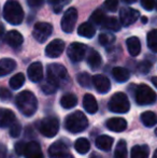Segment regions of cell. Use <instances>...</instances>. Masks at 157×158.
Here are the masks:
<instances>
[{
	"label": "cell",
	"instance_id": "cell-12",
	"mask_svg": "<svg viewBox=\"0 0 157 158\" xmlns=\"http://www.w3.org/2000/svg\"><path fill=\"white\" fill-rule=\"evenodd\" d=\"M64 50H65V42L60 39H55L48 44L45 54L50 58H57L63 54Z\"/></svg>",
	"mask_w": 157,
	"mask_h": 158
},
{
	"label": "cell",
	"instance_id": "cell-54",
	"mask_svg": "<svg viewBox=\"0 0 157 158\" xmlns=\"http://www.w3.org/2000/svg\"><path fill=\"white\" fill-rule=\"evenodd\" d=\"M155 135H157V128H156V130H155Z\"/></svg>",
	"mask_w": 157,
	"mask_h": 158
},
{
	"label": "cell",
	"instance_id": "cell-41",
	"mask_svg": "<svg viewBox=\"0 0 157 158\" xmlns=\"http://www.w3.org/2000/svg\"><path fill=\"white\" fill-rule=\"evenodd\" d=\"M103 6L109 12H114L118 6V0H105V3H103Z\"/></svg>",
	"mask_w": 157,
	"mask_h": 158
},
{
	"label": "cell",
	"instance_id": "cell-34",
	"mask_svg": "<svg viewBox=\"0 0 157 158\" xmlns=\"http://www.w3.org/2000/svg\"><path fill=\"white\" fill-rule=\"evenodd\" d=\"M147 46L154 53H157V29L151 30L147 33Z\"/></svg>",
	"mask_w": 157,
	"mask_h": 158
},
{
	"label": "cell",
	"instance_id": "cell-8",
	"mask_svg": "<svg viewBox=\"0 0 157 158\" xmlns=\"http://www.w3.org/2000/svg\"><path fill=\"white\" fill-rule=\"evenodd\" d=\"M76 19H78V11L76 8H69L64 14L63 19H61V29L64 32L70 33L73 31L74 27H76Z\"/></svg>",
	"mask_w": 157,
	"mask_h": 158
},
{
	"label": "cell",
	"instance_id": "cell-3",
	"mask_svg": "<svg viewBox=\"0 0 157 158\" xmlns=\"http://www.w3.org/2000/svg\"><path fill=\"white\" fill-rule=\"evenodd\" d=\"M88 126V121L85 114L81 111H76L66 117L65 127L68 131L72 133H80L84 131Z\"/></svg>",
	"mask_w": 157,
	"mask_h": 158
},
{
	"label": "cell",
	"instance_id": "cell-46",
	"mask_svg": "<svg viewBox=\"0 0 157 158\" xmlns=\"http://www.w3.org/2000/svg\"><path fill=\"white\" fill-rule=\"evenodd\" d=\"M27 3L31 9H40L44 3V0H27Z\"/></svg>",
	"mask_w": 157,
	"mask_h": 158
},
{
	"label": "cell",
	"instance_id": "cell-49",
	"mask_svg": "<svg viewBox=\"0 0 157 158\" xmlns=\"http://www.w3.org/2000/svg\"><path fill=\"white\" fill-rule=\"evenodd\" d=\"M152 83H153L154 86L157 88V77H154L153 79H152Z\"/></svg>",
	"mask_w": 157,
	"mask_h": 158
},
{
	"label": "cell",
	"instance_id": "cell-51",
	"mask_svg": "<svg viewBox=\"0 0 157 158\" xmlns=\"http://www.w3.org/2000/svg\"><path fill=\"white\" fill-rule=\"evenodd\" d=\"M124 2H126V3H134V2H136L137 0H123Z\"/></svg>",
	"mask_w": 157,
	"mask_h": 158
},
{
	"label": "cell",
	"instance_id": "cell-6",
	"mask_svg": "<svg viewBox=\"0 0 157 158\" xmlns=\"http://www.w3.org/2000/svg\"><path fill=\"white\" fill-rule=\"evenodd\" d=\"M39 130L46 138L55 137L59 130V121L55 116L45 117L40 123Z\"/></svg>",
	"mask_w": 157,
	"mask_h": 158
},
{
	"label": "cell",
	"instance_id": "cell-18",
	"mask_svg": "<svg viewBox=\"0 0 157 158\" xmlns=\"http://www.w3.org/2000/svg\"><path fill=\"white\" fill-rule=\"evenodd\" d=\"M23 41H24L23 35H21V32L17 31V30H11L6 35V44L12 46V48H19V45H22Z\"/></svg>",
	"mask_w": 157,
	"mask_h": 158
},
{
	"label": "cell",
	"instance_id": "cell-39",
	"mask_svg": "<svg viewBox=\"0 0 157 158\" xmlns=\"http://www.w3.org/2000/svg\"><path fill=\"white\" fill-rule=\"evenodd\" d=\"M41 88L45 94L50 95V94H53V93L56 92V89L58 88V85H56L55 83H53V82L48 81V80L46 79V81L44 82V84H42Z\"/></svg>",
	"mask_w": 157,
	"mask_h": 158
},
{
	"label": "cell",
	"instance_id": "cell-33",
	"mask_svg": "<svg viewBox=\"0 0 157 158\" xmlns=\"http://www.w3.org/2000/svg\"><path fill=\"white\" fill-rule=\"evenodd\" d=\"M24 83H25V75L23 73H17V74L13 75L9 82L10 87L12 89H19L24 85Z\"/></svg>",
	"mask_w": 157,
	"mask_h": 158
},
{
	"label": "cell",
	"instance_id": "cell-35",
	"mask_svg": "<svg viewBox=\"0 0 157 158\" xmlns=\"http://www.w3.org/2000/svg\"><path fill=\"white\" fill-rule=\"evenodd\" d=\"M105 13L101 10H96L92 15H90V23H93V25L96 26H102L103 22L105 19Z\"/></svg>",
	"mask_w": 157,
	"mask_h": 158
},
{
	"label": "cell",
	"instance_id": "cell-14",
	"mask_svg": "<svg viewBox=\"0 0 157 158\" xmlns=\"http://www.w3.org/2000/svg\"><path fill=\"white\" fill-rule=\"evenodd\" d=\"M68 144L65 141H56L48 148V155L52 158H58L63 155L68 154Z\"/></svg>",
	"mask_w": 157,
	"mask_h": 158
},
{
	"label": "cell",
	"instance_id": "cell-36",
	"mask_svg": "<svg viewBox=\"0 0 157 158\" xmlns=\"http://www.w3.org/2000/svg\"><path fill=\"white\" fill-rule=\"evenodd\" d=\"M114 41H115V35H114L113 33L102 32L99 35V43L103 46L111 45V44L114 43Z\"/></svg>",
	"mask_w": 157,
	"mask_h": 158
},
{
	"label": "cell",
	"instance_id": "cell-15",
	"mask_svg": "<svg viewBox=\"0 0 157 158\" xmlns=\"http://www.w3.org/2000/svg\"><path fill=\"white\" fill-rule=\"evenodd\" d=\"M27 74L31 82H35V83L40 82L43 79V67H42V64L39 63V61L32 63L28 67Z\"/></svg>",
	"mask_w": 157,
	"mask_h": 158
},
{
	"label": "cell",
	"instance_id": "cell-11",
	"mask_svg": "<svg viewBox=\"0 0 157 158\" xmlns=\"http://www.w3.org/2000/svg\"><path fill=\"white\" fill-rule=\"evenodd\" d=\"M140 16L139 11L134 10L132 8H128L125 6L119 11V19H121V25L128 27V26L132 25L134 22H137V19Z\"/></svg>",
	"mask_w": 157,
	"mask_h": 158
},
{
	"label": "cell",
	"instance_id": "cell-9",
	"mask_svg": "<svg viewBox=\"0 0 157 158\" xmlns=\"http://www.w3.org/2000/svg\"><path fill=\"white\" fill-rule=\"evenodd\" d=\"M53 32V27L51 24L48 23H37L34 27V38L39 42V43H43L45 42L48 38L51 37Z\"/></svg>",
	"mask_w": 157,
	"mask_h": 158
},
{
	"label": "cell",
	"instance_id": "cell-4",
	"mask_svg": "<svg viewBox=\"0 0 157 158\" xmlns=\"http://www.w3.org/2000/svg\"><path fill=\"white\" fill-rule=\"evenodd\" d=\"M109 110L113 113H127L130 109V102L128 100V97L123 93H115L111 97L109 101Z\"/></svg>",
	"mask_w": 157,
	"mask_h": 158
},
{
	"label": "cell",
	"instance_id": "cell-1",
	"mask_svg": "<svg viewBox=\"0 0 157 158\" xmlns=\"http://www.w3.org/2000/svg\"><path fill=\"white\" fill-rule=\"evenodd\" d=\"M16 106L22 114L25 116H31L38 109V100L31 92L24 90L16 96Z\"/></svg>",
	"mask_w": 157,
	"mask_h": 158
},
{
	"label": "cell",
	"instance_id": "cell-38",
	"mask_svg": "<svg viewBox=\"0 0 157 158\" xmlns=\"http://www.w3.org/2000/svg\"><path fill=\"white\" fill-rule=\"evenodd\" d=\"M48 3L53 6V10L55 13H59L61 12L63 8L65 6H67L71 0H48Z\"/></svg>",
	"mask_w": 157,
	"mask_h": 158
},
{
	"label": "cell",
	"instance_id": "cell-43",
	"mask_svg": "<svg viewBox=\"0 0 157 158\" xmlns=\"http://www.w3.org/2000/svg\"><path fill=\"white\" fill-rule=\"evenodd\" d=\"M155 0H141V6L147 11H152L155 8Z\"/></svg>",
	"mask_w": 157,
	"mask_h": 158
},
{
	"label": "cell",
	"instance_id": "cell-16",
	"mask_svg": "<svg viewBox=\"0 0 157 158\" xmlns=\"http://www.w3.org/2000/svg\"><path fill=\"white\" fill-rule=\"evenodd\" d=\"M25 158H44L39 143L36 141H30L27 143L25 150Z\"/></svg>",
	"mask_w": 157,
	"mask_h": 158
},
{
	"label": "cell",
	"instance_id": "cell-44",
	"mask_svg": "<svg viewBox=\"0 0 157 158\" xmlns=\"http://www.w3.org/2000/svg\"><path fill=\"white\" fill-rule=\"evenodd\" d=\"M11 97H12V94L10 93V90L4 87L0 88V99L2 101H8V100L11 99Z\"/></svg>",
	"mask_w": 157,
	"mask_h": 158
},
{
	"label": "cell",
	"instance_id": "cell-50",
	"mask_svg": "<svg viewBox=\"0 0 157 158\" xmlns=\"http://www.w3.org/2000/svg\"><path fill=\"white\" fill-rule=\"evenodd\" d=\"M58 158H74V157L72 156V155H70V154H66V155H63V156H60Z\"/></svg>",
	"mask_w": 157,
	"mask_h": 158
},
{
	"label": "cell",
	"instance_id": "cell-28",
	"mask_svg": "<svg viewBox=\"0 0 157 158\" xmlns=\"http://www.w3.org/2000/svg\"><path fill=\"white\" fill-rule=\"evenodd\" d=\"M141 122L145 127H153L157 123V115L152 111H147L141 114Z\"/></svg>",
	"mask_w": 157,
	"mask_h": 158
},
{
	"label": "cell",
	"instance_id": "cell-53",
	"mask_svg": "<svg viewBox=\"0 0 157 158\" xmlns=\"http://www.w3.org/2000/svg\"><path fill=\"white\" fill-rule=\"evenodd\" d=\"M142 22H143V23H147V19H145V17H143V19H142Z\"/></svg>",
	"mask_w": 157,
	"mask_h": 158
},
{
	"label": "cell",
	"instance_id": "cell-52",
	"mask_svg": "<svg viewBox=\"0 0 157 158\" xmlns=\"http://www.w3.org/2000/svg\"><path fill=\"white\" fill-rule=\"evenodd\" d=\"M153 158H157V150L154 152V155H153Z\"/></svg>",
	"mask_w": 157,
	"mask_h": 158
},
{
	"label": "cell",
	"instance_id": "cell-7",
	"mask_svg": "<svg viewBox=\"0 0 157 158\" xmlns=\"http://www.w3.org/2000/svg\"><path fill=\"white\" fill-rule=\"evenodd\" d=\"M67 77V69L60 64H51L48 67V80L59 85Z\"/></svg>",
	"mask_w": 157,
	"mask_h": 158
},
{
	"label": "cell",
	"instance_id": "cell-32",
	"mask_svg": "<svg viewBox=\"0 0 157 158\" xmlns=\"http://www.w3.org/2000/svg\"><path fill=\"white\" fill-rule=\"evenodd\" d=\"M114 158H128L127 143L125 140H119L114 151Z\"/></svg>",
	"mask_w": 157,
	"mask_h": 158
},
{
	"label": "cell",
	"instance_id": "cell-17",
	"mask_svg": "<svg viewBox=\"0 0 157 158\" xmlns=\"http://www.w3.org/2000/svg\"><path fill=\"white\" fill-rule=\"evenodd\" d=\"M107 127L111 131L122 132L127 128V122L122 117H113V118H110L107 122Z\"/></svg>",
	"mask_w": 157,
	"mask_h": 158
},
{
	"label": "cell",
	"instance_id": "cell-2",
	"mask_svg": "<svg viewBox=\"0 0 157 158\" xmlns=\"http://www.w3.org/2000/svg\"><path fill=\"white\" fill-rule=\"evenodd\" d=\"M3 17L12 25H19L24 19V11L16 0H8L3 6Z\"/></svg>",
	"mask_w": 157,
	"mask_h": 158
},
{
	"label": "cell",
	"instance_id": "cell-13",
	"mask_svg": "<svg viewBox=\"0 0 157 158\" xmlns=\"http://www.w3.org/2000/svg\"><path fill=\"white\" fill-rule=\"evenodd\" d=\"M93 84H94L97 92L100 93V94H107L110 90V88H111L110 80L102 74L95 75V77H93Z\"/></svg>",
	"mask_w": 157,
	"mask_h": 158
},
{
	"label": "cell",
	"instance_id": "cell-27",
	"mask_svg": "<svg viewBox=\"0 0 157 158\" xmlns=\"http://www.w3.org/2000/svg\"><path fill=\"white\" fill-rule=\"evenodd\" d=\"M150 154V148L147 145H136L132 148L131 158H147Z\"/></svg>",
	"mask_w": 157,
	"mask_h": 158
},
{
	"label": "cell",
	"instance_id": "cell-40",
	"mask_svg": "<svg viewBox=\"0 0 157 158\" xmlns=\"http://www.w3.org/2000/svg\"><path fill=\"white\" fill-rule=\"evenodd\" d=\"M21 131H22V126L16 121L10 126V135L12 138H17L21 135Z\"/></svg>",
	"mask_w": 157,
	"mask_h": 158
},
{
	"label": "cell",
	"instance_id": "cell-5",
	"mask_svg": "<svg viewBox=\"0 0 157 158\" xmlns=\"http://www.w3.org/2000/svg\"><path fill=\"white\" fill-rule=\"evenodd\" d=\"M134 98L139 106H149V104H153L156 101L157 96L156 93L150 86L141 84L137 87Z\"/></svg>",
	"mask_w": 157,
	"mask_h": 158
},
{
	"label": "cell",
	"instance_id": "cell-31",
	"mask_svg": "<svg viewBox=\"0 0 157 158\" xmlns=\"http://www.w3.org/2000/svg\"><path fill=\"white\" fill-rule=\"evenodd\" d=\"M102 27L110 31H118L121 29V23L115 17H105L102 24Z\"/></svg>",
	"mask_w": 157,
	"mask_h": 158
},
{
	"label": "cell",
	"instance_id": "cell-26",
	"mask_svg": "<svg viewBox=\"0 0 157 158\" xmlns=\"http://www.w3.org/2000/svg\"><path fill=\"white\" fill-rule=\"evenodd\" d=\"M95 27L93 24L90 23H83L79 26V29H78V33L81 37L84 38H93L95 35Z\"/></svg>",
	"mask_w": 157,
	"mask_h": 158
},
{
	"label": "cell",
	"instance_id": "cell-21",
	"mask_svg": "<svg viewBox=\"0 0 157 158\" xmlns=\"http://www.w3.org/2000/svg\"><path fill=\"white\" fill-rule=\"evenodd\" d=\"M113 142H114V139L109 135H99L96 140H95V144L96 146L101 151H110L112 148V145H113Z\"/></svg>",
	"mask_w": 157,
	"mask_h": 158
},
{
	"label": "cell",
	"instance_id": "cell-10",
	"mask_svg": "<svg viewBox=\"0 0 157 158\" xmlns=\"http://www.w3.org/2000/svg\"><path fill=\"white\" fill-rule=\"evenodd\" d=\"M67 54L72 63H79V61H81L82 59L84 58V56H85L86 46L82 43H79V42L71 43L69 45V48H68Z\"/></svg>",
	"mask_w": 157,
	"mask_h": 158
},
{
	"label": "cell",
	"instance_id": "cell-47",
	"mask_svg": "<svg viewBox=\"0 0 157 158\" xmlns=\"http://www.w3.org/2000/svg\"><path fill=\"white\" fill-rule=\"evenodd\" d=\"M6 154H8L6 146L3 144H0V158H6Z\"/></svg>",
	"mask_w": 157,
	"mask_h": 158
},
{
	"label": "cell",
	"instance_id": "cell-25",
	"mask_svg": "<svg viewBox=\"0 0 157 158\" xmlns=\"http://www.w3.org/2000/svg\"><path fill=\"white\" fill-rule=\"evenodd\" d=\"M101 61L102 60H101L100 54H99L98 52H96V51L90 50L89 53H88V55H87V63H88V64H89L90 68H92L93 70L98 69L101 64Z\"/></svg>",
	"mask_w": 157,
	"mask_h": 158
},
{
	"label": "cell",
	"instance_id": "cell-30",
	"mask_svg": "<svg viewBox=\"0 0 157 158\" xmlns=\"http://www.w3.org/2000/svg\"><path fill=\"white\" fill-rule=\"evenodd\" d=\"M74 148L79 154H86L90 148V143L86 138H80L74 143Z\"/></svg>",
	"mask_w": 157,
	"mask_h": 158
},
{
	"label": "cell",
	"instance_id": "cell-48",
	"mask_svg": "<svg viewBox=\"0 0 157 158\" xmlns=\"http://www.w3.org/2000/svg\"><path fill=\"white\" fill-rule=\"evenodd\" d=\"M4 33V26L0 23V35H2Z\"/></svg>",
	"mask_w": 157,
	"mask_h": 158
},
{
	"label": "cell",
	"instance_id": "cell-55",
	"mask_svg": "<svg viewBox=\"0 0 157 158\" xmlns=\"http://www.w3.org/2000/svg\"><path fill=\"white\" fill-rule=\"evenodd\" d=\"M155 6H156V9H157V0H156V4H155Z\"/></svg>",
	"mask_w": 157,
	"mask_h": 158
},
{
	"label": "cell",
	"instance_id": "cell-37",
	"mask_svg": "<svg viewBox=\"0 0 157 158\" xmlns=\"http://www.w3.org/2000/svg\"><path fill=\"white\" fill-rule=\"evenodd\" d=\"M78 82L82 87L89 88L92 86L93 79L90 77V75L87 72H82L78 75Z\"/></svg>",
	"mask_w": 157,
	"mask_h": 158
},
{
	"label": "cell",
	"instance_id": "cell-23",
	"mask_svg": "<svg viewBox=\"0 0 157 158\" xmlns=\"http://www.w3.org/2000/svg\"><path fill=\"white\" fill-rule=\"evenodd\" d=\"M15 68H16L15 60L11 58H2L0 60V77L10 74Z\"/></svg>",
	"mask_w": 157,
	"mask_h": 158
},
{
	"label": "cell",
	"instance_id": "cell-42",
	"mask_svg": "<svg viewBox=\"0 0 157 158\" xmlns=\"http://www.w3.org/2000/svg\"><path fill=\"white\" fill-rule=\"evenodd\" d=\"M151 67H152V64L150 63V61H142V63L139 64L138 66V70L139 72H141L142 74H145V73L150 72V70H151Z\"/></svg>",
	"mask_w": 157,
	"mask_h": 158
},
{
	"label": "cell",
	"instance_id": "cell-20",
	"mask_svg": "<svg viewBox=\"0 0 157 158\" xmlns=\"http://www.w3.org/2000/svg\"><path fill=\"white\" fill-rule=\"evenodd\" d=\"M83 106L85 111L89 114H94L98 110V103L96 98L92 94H86L83 98Z\"/></svg>",
	"mask_w": 157,
	"mask_h": 158
},
{
	"label": "cell",
	"instance_id": "cell-45",
	"mask_svg": "<svg viewBox=\"0 0 157 158\" xmlns=\"http://www.w3.org/2000/svg\"><path fill=\"white\" fill-rule=\"evenodd\" d=\"M26 145L27 144L24 143V142H17L15 144V152H16L17 155H24L25 154V150H26Z\"/></svg>",
	"mask_w": 157,
	"mask_h": 158
},
{
	"label": "cell",
	"instance_id": "cell-29",
	"mask_svg": "<svg viewBox=\"0 0 157 158\" xmlns=\"http://www.w3.org/2000/svg\"><path fill=\"white\" fill-rule=\"evenodd\" d=\"M76 103H78V98L74 94H66L60 99V104L64 109H71L76 106Z\"/></svg>",
	"mask_w": 157,
	"mask_h": 158
},
{
	"label": "cell",
	"instance_id": "cell-22",
	"mask_svg": "<svg viewBox=\"0 0 157 158\" xmlns=\"http://www.w3.org/2000/svg\"><path fill=\"white\" fill-rule=\"evenodd\" d=\"M126 44H127V48L128 52L131 56L136 57L140 54L141 52V42L140 40L137 37H130L127 39L126 41Z\"/></svg>",
	"mask_w": 157,
	"mask_h": 158
},
{
	"label": "cell",
	"instance_id": "cell-24",
	"mask_svg": "<svg viewBox=\"0 0 157 158\" xmlns=\"http://www.w3.org/2000/svg\"><path fill=\"white\" fill-rule=\"evenodd\" d=\"M112 75H113L114 80L118 83H124V82L128 81L130 77V73L127 69L122 68V67H115L112 70Z\"/></svg>",
	"mask_w": 157,
	"mask_h": 158
},
{
	"label": "cell",
	"instance_id": "cell-19",
	"mask_svg": "<svg viewBox=\"0 0 157 158\" xmlns=\"http://www.w3.org/2000/svg\"><path fill=\"white\" fill-rule=\"evenodd\" d=\"M15 122V115L11 110L0 108V128L10 127Z\"/></svg>",
	"mask_w": 157,
	"mask_h": 158
}]
</instances>
